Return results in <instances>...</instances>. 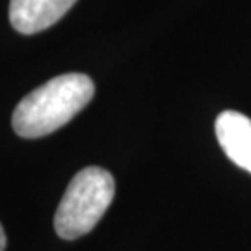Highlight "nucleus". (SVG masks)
<instances>
[{
	"label": "nucleus",
	"mask_w": 251,
	"mask_h": 251,
	"mask_svg": "<svg viewBox=\"0 0 251 251\" xmlns=\"http://www.w3.org/2000/svg\"><path fill=\"white\" fill-rule=\"evenodd\" d=\"M90 76L69 73L54 76L28 93L13 112L11 125L21 138H43L69 123L93 99Z\"/></svg>",
	"instance_id": "nucleus-1"
},
{
	"label": "nucleus",
	"mask_w": 251,
	"mask_h": 251,
	"mask_svg": "<svg viewBox=\"0 0 251 251\" xmlns=\"http://www.w3.org/2000/svg\"><path fill=\"white\" fill-rule=\"evenodd\" d=\"M116 196L112 173L97 166L78 171L54 214V229L63 240H76L100 222Z\"/></svg>",
	"instance_id": "nucleus-2"
},
{
	"label": "nucleus",
	"mask_w": 251,
	"mask_h": 251,
	"mask_svg": "<svg viewBox=\"0 0 251 251\" xmlns=\"http://www.w3.org/2000/svg\"><path fill=\"white\" fill-rule=\"evenodd\" d=\"M76 0H9V23L19 34L32 36L56 25Z\"/></svg>",
	"instance_id": "nucleus-3"
},
{
	"label": "nucleus",
	"mask_w": 251,
	"mask_h": 251,
	"mask_svg": "<svg viewBox=\"0 0 251 251\" xmlns=\"http://www.w3.org/2000/svg\"><path fill=\"white\" fill-rule=\"evenodd\" d=\"M216 138L227 158L251 173V119L240 112L227 110L216 119Z\"/></svg>",
	"instance_id": "nucleus-4"
},
{
	"label": "nucleus",
	"mask_w": 251,
	"mask_h": 251,
	"mask_svg": "<svg viewBox=\"0 0 251 251\" xmlns=\"http://www.w3.org/2000/svg\"><path fill=\"white\" fill-rule=\"evenodd\" d=\"M6 250V234H4V229H2V224H0V251Z\"/></svg>",
	"instance_id": "nucleus-5"
}]
</instances>
